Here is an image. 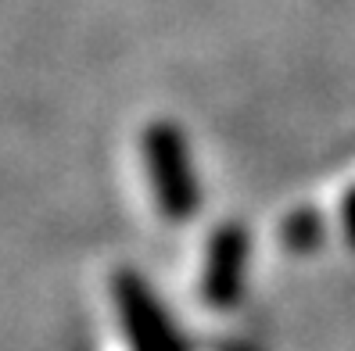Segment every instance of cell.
Wrapping results in <instances>:
<instances>
[{
    "instance_id": "obj_1",
    "label": "cell",
    "mask_w": 355,
    "mask_h": 351,
    "mask_svg": "<svg viewBox=\"0 0 355 351\" xmlns=\"http://www.w3.org/2000/svg\"><path fill=\"white\" fill-rule=\"evenodd\" d=\"M144 172H148L155 208L169 222H187L201 212V179L191 158V140L176 122H151L140 136Z\"/></svg>"
},
{
    "instance_id": "obj_2",
    "label": "cell",
    "mask_w": 355,
    "mask_h": 351,
    "mask_svg": "<svg viewBox=\"0 0 355 351\" xmlns=\"http://www.w3.org/2000/svg\"><path fill=\"white\" fill-rule=\"evenodd\" d=\"M112 301L126 351H191L176 330L173 316L165 312V305L155 298L140 273L122 269L112 276Z\"/></svg>"
},
{
    "instance_id": "obj_3",
    "label": "cell",
    "mask_w": 355,
    "mask_h": 351,
    "mask_svg": "<svg viewBox=\"0 0 355 351\" xmlns=\"http://www.w3.org/2000/svg\"><path fill=\"white\" fill-rule=\"evenodd\" d=\"M248 262H252V237L241 222H223L208 237L205 269H201V294L216 308H234L244 298Z\"/></svg>"
},
{
    "instance_id": "obj_4",
    "label": "cell",
    "mask_w": 355,
    "mask_h": 351,
    "mask_svg": "<svg viewBox=\"0 0 355 351\" xmlns=\"http://www.w3.org/2000/svg\"><path fill=\"white\" fill-rule=\"evenodd\" d=\"M280 237L287 244V251H298V255L316 251V247L323 244V237H327V222L316 208H298V212H291L284 219Z\"/></svg>"
},
{
    "instance_id": "obj_5",
    "label": "cell",
    "mask_w": 355,
    "mask_h": 351,
    "mask_svg": "<svg viewBox=\"0 0 355 351\" xmlns=\"http://www.w3.org/2000/svg\"><path fill=\"white\" fill-rule=\"evenodd\" d=\"M341 226H345L348 244L355 247V187L345 194V204H341Z\"/></svg>"
}]
</instances>
